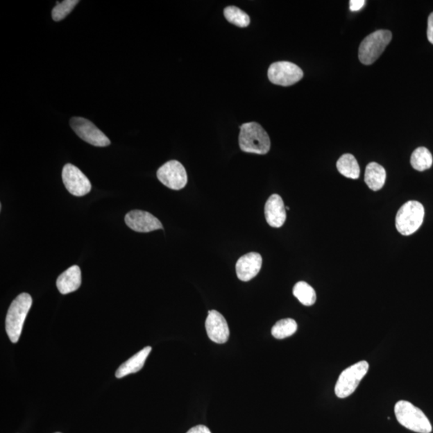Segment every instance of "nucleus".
<instances>
[{
  "label": "nucleus",
  "instance_id": "nucleus-23",
  "mask_svg": "<svg viewBox=\"0 0 433 433\" xmlns=\"http://www.w3.org/2000/svg\"><path fill=\"white\" fill-rule=\"evenodd\" d=\"M77 3H79L77 0H65L61 3L58 2V5L53 8V13H51L54 22H60V20L68 17Z\"/></svg>",
  "mask_w": 433,
  "mask_h": 433
},
{
  "label": "nucleus",
  "instance_id": "nucleus-25",
  "mask_svg": "<svg viewBox=\"0 0 433 433\" xmlns=\"http://www.w3.org/2000/svg\"><path fill=\"white\" fill-rule=\"evenodd\" d=\"M427 40L433 44V12L430 14L427 20Z\"/></svg>",
  "mask_w": 433,
  "mask_h": 433
},
{
  "label": "nucleus",
  "instance_id": "nucleus-19",
  "mask_svg": "<svg viewBox=\"0 0 433 433\" xmlns=\"http://www.w3.org/2000/svg\"><path fill=\"white\" fill-rule=\"evenodd\" d=\"M293 295L303 305L310 307L316 301V293L306 282H298L293 288Z\"/></svg>",
  "mask_w": 433,
  "mask_h": 433
},
{
  "label": "nucleus",
  "instance_id": "nucleus-18",
  "mask_svg": "<svg viewBox=\"0 0 433 433\" xmlns=\"http://www.w3.org/2000/svg\"><path fill=\"white\" fill-rule=\"evenodd\" d=\"M337 167L338 171L344 177L355 180L359 178L360 168L357 159L352 154H344L339 158Z\"/></svg>",
  "mask_w": 433,
  "mask_h": 433
},
{
  "label": "nucleus",
  "instance_id": "nucleus-2",
  "mask_svg": "<svg viewBox=\"0 0 433 433\" xmlns=\"http://www.w3.org/2000/svg\"><path fill=\"white\" fill-rule=\"evenodd\" d=\"M239 146L245 153L266 154L270 151L271 140L260 124L250 122L240 127Z\"/></svg>",
  "mask_w": 433,
  "mask_h": 433
},
{
  "label": "nucleus",
  "instance_id": "nucleus-3",
  "mask_svg": "<svg viewBox=\"0 0 433 433\" xmlns=\"http://www.w3.org/2000/svg\"><path fill=\"white\" fill-rule=\"evenodd\" d=\"M395 415L402 426L418 433H430L431 423L420 409L409 401L400 400L395 405Z\"/></svg>",
  "mask_w": 433,
  "mask_h": 433
},
{
  "label": "nucleus",
  "instance_id": "nucleus-24",
  "mask_svg": "<svg viewBox=\"0 0 433 433\" xmlns=\"http://www.w3.org/2000/svg\"><path fill=\"white\" fill-rule=\"evenodd\" d=\"M364 0H350L349 2L350 10L352 12L359 11L365 5Z\"/></svg>",
  "mask_w": 433,
  "mask_h": 433
},
{
  "label": "nucleus",
  "instance_id": "nucleus-17",
  "mask_svg": "<svg viewBox=\"0 0 433 433\" xmlns=\"http://www.w3.org/2000/svg\"><path fill=\"white\" fill-rule=\"evenodd\" d=\"M364 180L371 189L373 192H378L383 188L385 184L386 171L384 168L378 163H369L365 170Z\"/></svg>",
  "mask_w": 433,
  "mask_h": 433
},
{
  "label": "nucleus",
  "instance_id": "nucleus-12",
  "mask_svg": "<svg viewBox=\"0 0 433 433\" xmlns=\"http://www.w3.org/2000/svg\"><path fill=\"white\" fill-rule=\"evenodd\" d=\"M205 329L208 337L216 343H225L230 337L228 322L223 314L215 310L210 311L205 321Z\"/></svg>",
  "mask_w": 433,
  "mask_h": 433
},
{
  "label": "nucleus",
  "instance_id": "nucleus-6",
  "mask_svg": "<svg viewBox=\"0 0 433 433\" xmlns=\"http://www.w3.org/2000/svg\"><path fill=\"white\" fill-rule=\"evenodd\" d=\"M369 364L362 360L345 369L339 376L334 393L339 398H347L358 388L360 381L368 373Z\"/></svg>",
  "mask_w": 433,
  "mask_h": 433
},
{
  "label": "nucleus",
  "instance_id": "nucleus-4",
  "mask_svg": "<svg viewBox=\"0 0 433 433\" xmlns=\"http://www.w3.org/2000/svg\"><path fill=\"white\" fill-rule=\"evenodd\" d=\"M424 218V206L416 201H409L402 205L397 212L396 228L401 235H411L419 230Z\"/></svg>",
  "mask_w": 433,
  "mask_h": 433
},
{
  "label": "nucleus",
  "instance_id": "nucleus-11",
  "mask_svg": "<svg viewBox=\"0 0 433 433\" xmlns=\"http://www.w3.org/2000/svg\"><path fill=\"white\" fill-rule=\"evenodd\" d=\"M125 221L128 228L140 233L163 229L161 221L146 211L132 210L126 215Z\"/></svg>",
  "mask_w": 433,
  "mask_h": 433
},
{
  "label": "nucleus",
  "instance_id": "nucleus-14",
  "mask_svg": "<svg viewBox=\"0 0 433 433\" xmlns=\"http://www.w3.org/2000/svg\"><path fill=\"white\" fill-rule=\"evenodd\" d=\"M265 216L267 223L272 228H280L285 223L286 207L280 195L273 194L266 201Z\"/></svg>",
  "mask_w": 433,
  "mask_h": 433
},
{
  "label": "nucleus",
  "instance_id": "nucleus-21",
  "mask_svg": "<svg viewBox=\"0 0 433 433\" xmlns=\"http://www.w3.org/2000/svg\"><path fill=\"white\" fill-rule=\"evenodd\" d=\"M298 329L296 321L292 319H285L278 321L272 328V336L278 339L290 337L295 334Z\"/></svg>",
  "mask_w": 433,
  "mask_h": 433
},
{
  "label": "nucleus",
  "instance_id": "nucleus-15",
  "mask_svg": "<svg viewBox=\"0 0 433 433\" xmlns=\"http://www.w3.org/2000/svg\"><path fill=\"white\" fill-rule=\"evenodd\" d=\"M81 285V271L78 266H72L62 273L56 280V287L62 295L78 290Z\"/></svg>",
  "mask_w": 433,
  "mask_h": 433
},
{
  "label": "nucleus",
  "instance_id": "nucleus-26",
  "mask_svg": "<svg viewBox=\"0 0 433 433\" xmlns=\"http://www.w3.org/2000/svg\"><path fill=\"white\" fill-rule=\"evenodd\" d=\"M187 433H212L205 425H198L190 429Z\"/></svg>",
  "mask_w": 433,
  "mask_h": 433
},
{
  "label": "nucleus",
  "instance_id": "nucleus-5",
  "mask_svg": "<svg viewBox=\"0 0 433 433\" xmlns=\"http://www.w3.org/2000/svg\"><path fill=\"white\" fill-rule=\"evenodd\" d=\"M393 34L388 30H378L370 34L361 43L359 49V59L365 65H373L384 53Z\"/></svg>",
  "mask_w": 433,
  "mask_h": 433
},
{
  "label": "nucleus",
  "instance_id": "nucleus-8",
  "mask_svg": "<svg viewBox=\"0 0 433 433\" xmlns=\"http://www.w3.org/2000/svg\"><path fill=\"white\" fill-rule=\"evenodd\" d=\"M70 126L82 140L96 147H106L111 144L104 133L94 123L83 117H72Z\"/></svg>",
  "mask_w": 433,
  "mask_h": 433
},
{
  "label": "nucleus",
  "instance_id": "nucleus-1",
  "mask_svg": "<svg viewBox=\"0 0 433 433\" xmlns=\"http://www.w3.org/2000/svg\"><path fill=\"white\" fill-rule=\"evenodd\" d=\"M32 305V297L28 293H22L15 298L8 309L5 327L10 340L14 343H17L22 336L26 317Z\"/></svg>",
  "mask_w": 433,
  "mask_h": 433
},
{
  "label": "nucleus",
  "instance_id": "nucleus-10",
  "mask_svg": "<svg viewBox=\"0 0 433 433\" xmlns=\"http://www.w3.org/2000/svg\"><path fill=\"white\" fill-rule=\"evenodd\" d=\"M62 179H63L65 188L76 197H82L91 192L90 180L80 169L74 164H65L62 172Z\"/></svg>",
  "mask_w": 433,
  "mask_h": 433
},
{
  "label": "nucleus",
  "instance_id": "nucleus-9",
  "mask_svg": "<svg viewBox=\"0 0 433 433\" xmlns=\"http://www.w3.org/2000/svg\"><path fill=\"white\" fill-rule=\"evenodd\" d=\"M157 176L160 182H161L167 187L173 189L180 190L187 185L188 177L185 169L178 161H169L164 164L160 167L157 172Z\"/></svg>",
  "mask_w": 433,
  "mask_h": 433
},
{
  "label": "nucleus",
  "instance_id": "nucleus-27",
  "mask_svg": "<svg viewBox=\"0 0 433 433\" xmlns=\"http://www.w3.org/2000/svg\"><path fill=\"white\" fill-rule=\"evenodd\" d=\"M56 433H61V432H56Z\"/></svg>",
  "mask_w": 433,
  "mask_h": 433
},
{
  "label": "nucleus",
  "instance_id": "nucleus-7",
  "mask_svg": "<svg viewBox=\"0 0 433 433\" xmlns=\"http://www.w3.org/2000/svg\"><path fill=\"white\" fill-rule=\"evenodd\" d=\"M303 71L298 65L288 61H278L268 69V78L271 83L280 86H291L301 80Z\"/></svg>",
  "mask_w": 433,
  "mask_h": 433
},
{
  "label": "nucleus",
  "instance_id": "nucleus-16",
  "mask_svg": "<svg viewBox=\"0 0 433 433\" xmlns=\"http://www.w3.org/2000/svg\"><path fill=\"white\" fill-rule=\"evenodd\" d=\"M151 350L152 348L148 346L134 355L130 359H128L126 362L122 364L120 368L117 369L116 377L121 379L128 375L136 373L142 370Z\"/></svg>",
  "mask_w": 433,
  "mask_h": 433
},
{
  "label": "nucleus",
  "instance_id": "nucleus-22",
  "mask_svg": "<svg viewBox=\"0 0 433 433\" xmlns=\"http://www.w3.org/2000/svg\"><path fill=\"white\" fill-rule=\"evenodd\" d=\"M224 15L228 22L239 28H246L250 25L249 15L241 9L235 6H230L224 10Z\"/></svg>",
  "mask_w": 433,
  "mask_h": 433
},
{
  "label": "nucleus",
  "instance_id": "nucleus-13",
  "mask_svg": "<svg viewBox=\"0 0 433 433\" xmlns=\"http://www.w3.org/2000/svg\"><path fill=\"white\" fill-rule=\"evenodd\" d=\"M262 264V257L259 253H248L237 262V276L241 281L248 282L259 274Z\"/></svg>",
  "mask_w": 433,
  "mask_h": 433
},
{
  "label": "nucleus",
  "instance_id": "nucleus-20",
  "mask_svg": "<svg viewBox=\"0 0 433 433\" xmlns=\"http://www.w3.org/2000/svg\"><path fill=\"white\" fill-rule=\"evenodd\" d=\"M432 162V153L425 147L417 148L411 154V164L417 171H425V170L430 169Z\"/></svg>",
  "mask_w": 433,
  "mask_h": 433
}]
</instances>
